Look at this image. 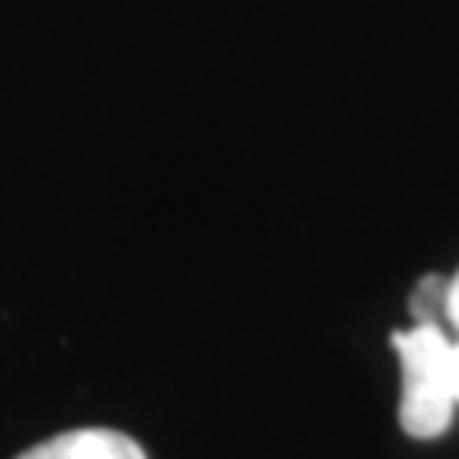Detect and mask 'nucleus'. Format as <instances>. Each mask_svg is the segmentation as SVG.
<instances>
[{"label": "nucleus", "instance_id": "f03ea898", "mask_svg": "<svg viewBox=\"0 0 459 459\" xmlns=\"http://www.w3.org/2000/svg\"><path fill=\"white\" fill-rule=\"evenodd\" d=\"M17 459H147L143 446L116 429H68Z\"/></svg>", "mask_w": 459, "mask_h": 459}, {"label": "nucleus", "instance_id": "7ed1b4c3", "mask_svg": "<svg viewBox=\"0 0 459 459\" xmlns=\"http://www.w3.org/2000/svg\"><path fill=\"white\" fill-rule=\"evenodd\" d=\"M446 282L443 276H429L419 282L415 299H411V313L419 316V324H439V316L446 313Z\"/></svg>", "mask_w": 459, "mask_h": 459}, {"label": "nucleus", "instance_id": "20e7f679", "mask_svg": "<svg viewBox=\"0 0 459 459\" xmlns=\"http://www.w3.org/2000/svg\"><path fill=\"white\" fill-rule=\"evenodd\" d=\"M446 385H449V392L456 398L459 405V341H453L449 347V361H446Z\"/></svg>", "mask_w": 459, "mask_h": 459}, {"label": "nucleus", "instance_id": "f257e3e1", "mask_svg": "<svg viewBox=\"0 0 459 459\" xmlns=\"http://www.w3.org/2000/svg\"><path fill=\"white\" fill-rule=\"evenodd\" d=\"M456 398L439 375H402L398 422L411 439H436L453 426Z\"/></svg>", "mask_w": 459, "mask_h": 459}]
</instances>
